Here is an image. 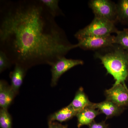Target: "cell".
<instances>
[{"label":"cell","mask_w":128,"mask_h":128,"mask_svg":"<svg viewBox=\"0 0 128 128\" xmlns=\"http://www.w3.org/2000/svg\"><path fill=\"white\" fill-rule=\"evenodd\" d=\"M0 6V47L12 64L28 70L51 66L78 47L40 0H2Z\"/></svg>","instance_id":"1"},{"label":"cell","mask_w":128,"mask_h":128,"mask_svg":"<svg viewBox=\"0 0 128 128\" xmlns=\"http://www.w3.org/2000/svg\"><path fill=\"white\" fill-rule=\"evenodd\" d=\"M94 57L102 62L108 74L113 77L114 84H126L128 75V51L114 44L96 52Z\"/></svg>","instance_id":"2"},{"label":"cell","mask_w":128,"mask_h":128,"mask_svg":"<svg viewBox=\"0 0 128 128\" xmlns=\"http://www.w3.org/2000/svg\"><path fill=\"white\" fill-rule=\"evenodd\" d=\"M118 30L114 24L102 18L95 16L90 24L79 30L75 34L76 39L87 36H103L116 34Z\"/></svg>","instance_id":"3"},{"label":"cell","mask_w":128,"mask_h":128,"mask_svg":"<svg viewBox=\"0 0 128 128\" xmlns=\"http://www.w3.org/2000/svg\"><path fill=\"white\" fill-rule=\"evenodd\" d=\"M89 5L95 16L105 18L114 24L118 22L116 6L112 1L92 0Z\"/></svg>","instance_id":"4"},{"label":"cell","mask_w":128,"mask_h":128,"mask_svg":"<svg viewBox=\"0 0 128 128\" xmlns=\"http://www.w3.org/2000/svg\"><path fill=\"white\" fill-rule=\"evenodd\" d=\"M77 39L79 48L84 50H98L114 44L115 36L111 34L103 36H87Z\"/></svg>","instance_id":"5"},{"label":"cell","mask_w":128,"mask_h":128,"mask_svg":"<svg viewBox=\"0 0 128 128\" xmlns=\"http://www.w3.org/2000/svg\"><path fill=\"white\" fill-rule=\"evenodd\" d=\"M83 64L84 62L81 60L66 58L65 56L60 57L50 66L51 86H55L60 76L66 71L75 66Z\"/></svg>","instance_id":"6"},{"label":"cell","mask_w":128,"mask_h":128,"mask_svg":"<svg viewBox=\"0 0 128 128\" xmlns=\"http://www.w3.org/2000/svg\"><path fill=\"white\" fill-rule=\"evenodd\" d=\"M106 100L110 101L120 107H128V89L126 84L113 85L104 91Z\"/></svg>","instance_id":"7"},{"label":"cell","mask_w":128,"mask_h":128,"mask_svg":"<svg viewBox=\"0 0 128 128\" xmlns=\"http://www.w3.org/2000/svg\"><path fill=\"white\" fill-rule=\"evenodd\" d=\"M92 108L97 109L106 116L105 120L121 115L126 108L120 107L108 100L98 103H93Z\"/></svg>","instance_id":"8"},{"label":"cell","mask_w":128,"mask_h":128,"mask_svg":"<svg viewBox=\"0 0 128 128\" xmlns=\"http://www.w3.org/2000/svg\"><path fill=\"white\" fill-rule=\"evenodd\" d=\"M16 94L10 85L6 81H0V107L1 108L8 109L12 104Z\"/></svg>","instance_id":"9"},{"label":"cell","mask_w":128,"mask_h":128,"mask_svg":"<svg viewBox=\"0 0 128 128\" xmlns=\"http://www.w3.org/2000/svg\"><path fill=\"white\" fill-rule=\"evenodd\" d=\"M101 114L97 109L92 107H89L78 112L76 116L77 119V127L80 128L84 126H89L95 118Z\"/></svg>","instance_id":"10"},{"label":"cell","mask_w":128,"mask_h":128,"mask_svg":"<svg viewBox=\"0 0 128 128\" xmlns=\"http://www.w3.org/2000/svg\"><path fill=\"white\" fill-rule=\"evenodd\" d=\"M27 70L18 64L15 65L14 70L10 73L12 88L17 95L22 84Z\"/></svg>","instance_id":"11"},{"label":"cell","mask_w":128,"mask_h":128,"mask_svg":"<svg viewBox=\"0 0 128 128\" xmlns=\"http://www.w3.org/2000/svg\"><path fill=\"white\" fill-rule=\"evenodd\" d=\"M93 102L89 100L82 87H80L76 92L73 101L69 104L73 109L78 112L86 108L91 107Z\"/></svg>","instance_id":"12"},{"label":"cell","mask_w":128,"mask_h":128,"mask_svg":"<svg viewBox=\"0 0 128 128\" xmlns=\"http://www.w3.org/2000/svg\"><path fill=\"white\" fill-rule=\"evenodd\" d=\"M78 112L69 105L50 114L48 118V122H66L76 116Z\"/></svg>","instance_id":"13"},{"label":"cell","mask_w":128,"mask_h":128,"mask_svg":"<svg viewBox=\"0 0 128 128\" xmlns=\"http://www.w3.org/2000/svg\"><path fill=\"white\" fill-rule=\"evenodd\" d=\"M116 6L118 22L128 25V0H121Z\"/></svg>","instance_id":"14"},{"label":"cell","mask_w":128,"mask_h":128,"mask_svg":"<svg viewBox=\"0 0 128 128\" xmlns=\"http://www.w3.org/2000/svg\"><path fill=\"white\" fill-rule=\"evenodd\" d=\"M40 1L54 18L56 16L64 15L59 6V1L58 0H40Z\"/></svg>","instance_id":"15"},{"label":"cell","mask_w":128,"mask_h":128,"mask_svg":"<svg viewBox=\"0 0 128 128\" xmlns=\"http://www.w3.org/2000/svg\"><path fill=\"white\" fill-rule=\"evenodd\" d=\"M114 44L121 46L124 50L128 51V28L118 30L115 36Z\"/></svg>","instance_id":"16"},{"label":"cell","mask_w":128,"mask_h":128,"mask_svg":"<svg viewBox=\"0 0 128 128\" xmlns=\"http://www.w3.org/2000/svg\"><path fill=\"white\" fill-rule=\"evenodd\" d=\"M0 128H12V120L8 109L1 108L0 110Z\"/></svg>","instance_id":"17"},{"label":"cell","mask_w":128,"mask_h":128,"mask_svg":"<svg viewBox=\"0 0 128 128\" xmlns=\"http://www.w3.org/2000/svg\"><path fill=\"white\" fill-rule=\"evenodd\" d=\"M12 64L11 61L6 54L2 50H0V73H1L9 68Z\"/></svg>","instance_id":"18"},{"label":"cell","mask_w":128,"mask_h":128,"mask_svg":"<svg viewBox=\"0 0 128 128\" xmlns=\"http://www.w3.org/2000/svg\"><path fill=\"white\" fill-rule=\"evenodd\" d=\"M106 121L105 120L96 122L94 121L88 127L89 128H110L109 124L106 123Z\"/></svg>","instance_id":"19"},{"label":"cell","mask_w":128,"mask_h":128,"mask_svg":"<svg viewBox=\"0 0 128 128\" xmlns=\"http://www.w3.org/2000/svg\"><path fill=\"white\" fill-rule=\"evenodd\" d=\"M48 128H68V125H63L57 122H48Z\"/></svg>","instance_id":"20"},{"label":"cell","mask_w":128,"mask_h":128,"mask_svg":"<svg viewBox=\"0 0 128 128\" xmlns=\"http://www.w3.org/2000/svg\"></svg>","instance_id":"21"},{"label":"cell","mask_w":128,"mask_h":128,"mask_svg":"<svg viewBox=\"0 0 128 128\" xmlns=\"http://www.w3.org/2000/svg\"></svg>","instance_id":"22"}]
</instances>
